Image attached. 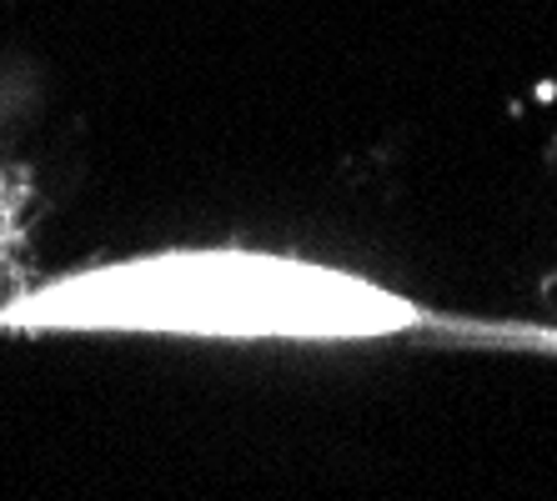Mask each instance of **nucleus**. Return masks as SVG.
<instances>
[{
    "instance_id": "f257e3e1",
    "label": "nucleus",
    "mask_w": 557,
    "mask_h": 501,
    "mask_svg": "<svg viewBox=\"0 0 557 501\" xmlns=\"http://www.w3.org/2000/svg\"><path fill=\"white\" fill-rule=\"evenodd\" d=\"M432 311L351 266L261 246H171L65 271L0 301L5 331H126L342 347L428 326Z\"/></svg>"
}]
</instances>
